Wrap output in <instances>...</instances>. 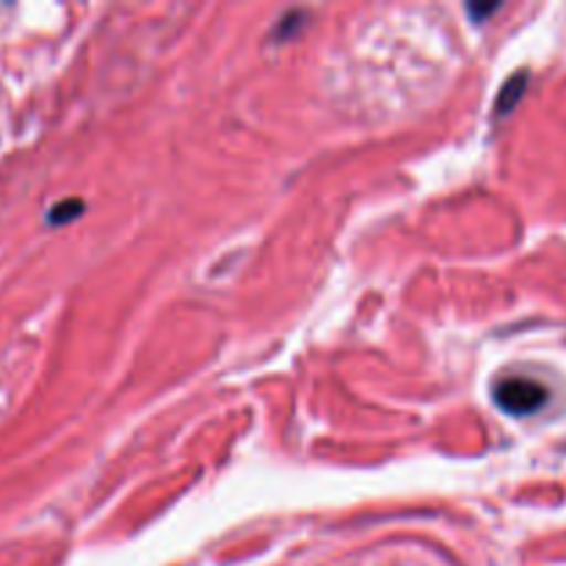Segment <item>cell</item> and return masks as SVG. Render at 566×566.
Returning a JSON list of instances; mask_svg holds the SVG:
<instances>
[{"instance_id": "cell-1", "label": "cell", "mask_w": 566, "mask_h": 566, "mask_svg": "<svg viewBox=\"0 0 566 566\" xmlns=\"http://www.w3.org/2000/svg\"><path fill=\"white\" fill-rule=\"evenodd\" d=\"M495 401L509 415H534L547 403V390L534 379H506L495 387Z\"/></svg>"}, {"instance_id": "cell-2", "label": "cell", "mask_w": 566, "mask_h": 566, "mask_svg": "<svg viewBox=\"0 0 566 566\" xmlns=\"http://www.w3.org/2000/svg\"><path fill=\"white\" fill-rule=\"evenodd\" d=\"M525 86H528V72H514L512 77H509L506 83H503L501 94H497V103H495V111L497 114H512L514 105L523 99L525 94Z\"/></svg>"}, {"instance_id": "cell-3", "label": "cell", "mask_w": 566, "mask_h": 566, "mask_svg": "<svg viewBox=\"0 0 566 566\" xmlns=\"http://www.w3.org/2000/svg\"><path fill=\"white\" fill-rule=\"evenodd\" d=\"M81 213H83V202H81V199H75V197L64 199V202H59L48 213V224H53V227L66 224V221H72V219H75V216H81Z\"/></svg>"}, {"instance_id": "cell-4", "label": "cell", "mask_w": 566, "mask_h": 566, "mask_svg": "<svg viewBox=\"0 0 566 566\" xmlns=\"http://www.w3.org/2000/svg\"><path fill=\"white\" fill-rule=\"evenodd\" d=\"M497 9V3H490V6H470V14L475 17V20H479L481 14H490V11H495Z\"/></svg>"}]
</instances>
